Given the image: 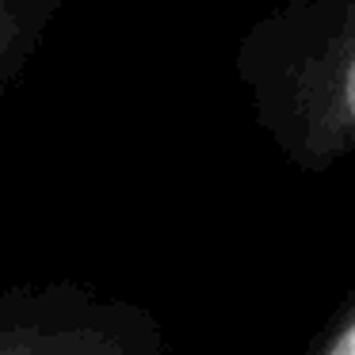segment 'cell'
Masks as SVG:
<instances>
[{"label": "cell", "instance_id": "1", "mask_svg": "<svg viewBox=\"0 0 355 355\" xmlns=\"http://www.w3.org/2000/svg\"><path fill=\"white\" fill-rule=\"evenodd\" d=\"M146 324L77 283L0 291V355H146Z\"/></svg>", "mask_w": 355, "mask_h": 355}, {"label": "cell", "instance_id": "2", "mask_svg": "<svg viewBox=\"0 0 355 355\" xmlns=\"http://www.w3.org/2000/svg\"><path fill=\"white\" fill-rule=\"evenodd\" d=\"M58 0H0V96L31 65Z\"/></svg>", "mask_w": 355, "mask_h": 355}, {"label": "cell", "instance_id": "3", "mask_svg": "<svg viewBox=\"0 0 355 355\" xmlns=\"http://www.w3.org/2000/svg\"><path fill=\"white\" fill-rule=\"evenodd\" d=\"M329 355H355V324H347V329L340 332V340L332 344Z\"/></svg>", "mask_w": 355, "mask_h": 355}, {"label": "cell", "instance_id": "4", "mask_svg": "<svg viewBox=\"0 0 355 355\" xmlns=\"http://www.w3.org/2000/svg\"><path fill=\"white\" fill-rule=\"evenodd\" d=\"M344 96H347V107H352V115H355V58H352L347 77H344Z\"/></svg>", "mask_w": 355, "mask_h": 355}]
</instances>
